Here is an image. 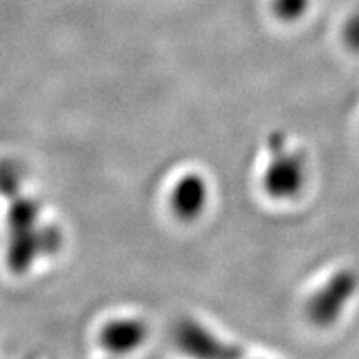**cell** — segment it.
Returning <instances> with one entry per match:
<instances>
[{"label":"cell","instance_id":"obj_1","mask_svg":"<svg viewBox=\"0 0 359 359\" xmlns=\"http://www.w3.org/2000/svg\"><path fill=\"white\" fill-rule=\"evenodd\" d=\"M269 163L263 173V188L273 200H293L303 191L306 182V163L294 148L288 147L286 137L273 133L269 137Z\"/></svg>","mask_w":359,"mask_h":359},{"label":"cell","instance_id":"obj_2","mask_svg":"<svg viewBox=\"0 0 359 359\" xmlns=\"http://www.w3.org/2000/svg\"><path fill=\"white\" fill-rule=\"evenodd\" d=\"M359 288V276L351 268H341L323 283L306 302V316L318 327H330L346 311Z\"/></svg>","mask_w":359,"mask_h":359},{"label":"cell","instance_id":"obj_3","mask_svg":"<svg viewBox=\"0 0 359 359\" xmlns=\"http://www.w3.org/2000/svg\"><path fill=\"white\" fill-rule=\"evenodd\" d=\"M205 183L198 178H187V182L180 185L177 191V206L180 212L190 217V215H196V212L201 210V206L205 205Z\"/></svg>","mask_w":359,"mask_h":359},{"label":"cell","instance_id":"obj_4","mask_svg":"<svg viewBox=\"0 0 359 359\" xmlns=\"http://www.w3.org/2000/svg\"><path fill=\"white\" fill-rule=\"evenodd\" d=\"M142 338V330L135 323H118L109 327L105 333V343L114 349L132 348Z\"/></svg>","mask_w":359,"mask_h":359},{"label":"cell","instance_id":"obj_5","mask_svg":"<svg viewBox=\"0 0 359 359\" xmlns=\"http://www.w3.org/2000/svg\"><path fill=\"white\" fill-rule=\"evenodd\" d=\"M309 0H273L275 15L283 22H296L308 11Z\"/></svg>","mask_w":359,"mask_h":359},{"label":"cell","instance_id":"obj_6","mask_svg":"<svg viewBox=\"0 0 359 359\" xmlns=\"http://www.w3.org/2000/svg\"><path fill=\"white\" fill-rule=\"evenodd\" d=\"M343 37L349 48L359 52V13H354L353 17H349L346 24H344Z\"/></svg>","mask_w":359,"mask_h":359}]
</instances>
